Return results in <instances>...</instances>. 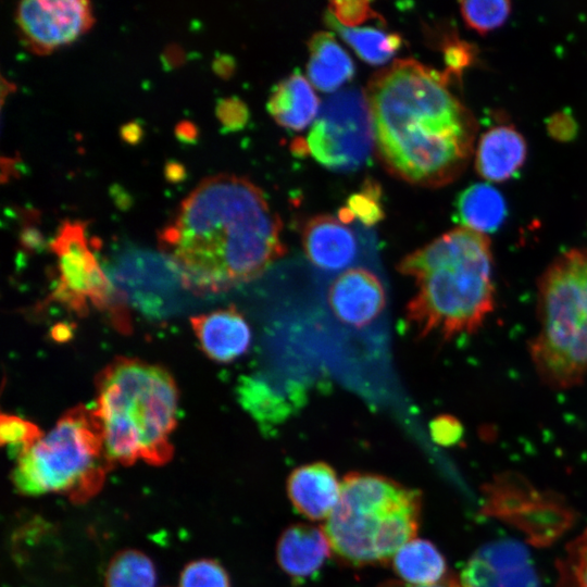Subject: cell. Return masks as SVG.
I'll return each instance as SVG.
<instances>
[{
  "label": "cell",
  "mask_w": 587,
  "mask_h": 587,
  "mask_svg": "<svg viewBox=\"0 0 587 587\" xmlns=\"http://www.w3.org/2000/svg\"><path fill=\"white\" fill-rule=\"evenodd\" d=\"M448 78L403 59L376 72L364 91L376 153L387 172L409 184L445 186L471 159L477 123Z\"/></svg>",
  "instance_id": "cell-1"
},
{
  "label": "cell",
  "mask_w": 587,
  "mask_h": 587,
  "mask_svg": "<svg viewBox=\"0 0 587 587\" xmlns=\"http://www.w3.org/2000/svg\"><path fill=\"white\" fill-rule=\"evenodd\" d=\"M282 222L249 179L201 180L160 234V247L190 290L216 294L261 276L285 254Z\"/></svg>",
  "instance_id": "cell-2"
},
{
  "label": "cell",
  "mask_w": 587,
  "mask_h": 587,
  "mask_svg": "<svg viewBox=\"0 0 587 587\" xmlns=\"http://www.w3.org/2000/svg\"><path fill=\"white\" fill-rule=\"evenodd\" d=\"M397 270L416 283L405 320L419 338L472 334L494 310L492 254L484 234L451 229L405 255Z\"/></svg>",
  "instance_id": "cell-3"
},
{
  "label": "cell",
  "mask_w": 587,
  "mask_h": 587,
  "mask_svg": "<svg viewBox=\"0 0 587 587\" xmlns=\"http://www.w3.org/2000/svg\"><path fill=\"white\" fill-rule=\"evenodd\" d=\"M92 413L112 463L141 459L154 465L170 461V435L176 425L178 390L163 367L117 358L97 376Z\"/></svg>",
  "instance_id": "cell-4"
},
{
  "label": "cell",
  "mask_w": 587,
  "mask_h": 587,
  "mask_svg": "<svg viewBox=\"0 0 587 587\" xmlns=\"http://www.w3.org/2000/svg\"><path fill=\"white\" fill-rule=\"evenodd\" d=\"M422 497L382 475L349 473L325 520L332 550L354 565L388 561L419 529Z\"/></svg>",
  "instance_id": "cell-5"
},
{
  "label": "cell",
  "mask_w": 587,
  "mask_h": 587,
  "mask_svg": "<svg viewBox=\"0 0 587 587\" xmlns=\"http://www.w3.org/2000/svg\"><path fill=\"white\" fill-rule=\"evenodd\" d=\"M533 364L548 386L574 387L587 373V250L566 251L548 266L539 280Z\"/></svg>",
  "instance_id": "cell-6"
},
{
  "label": "cell",
  "mask_w": 587,
  "mask_h": 587,
  "mask_svg": "<svg viewBox=\"0 0 587 587\" xmlns=\"http://www.w3.org/2000/svg\"><path fill=\"white\" fill-rule=\"evenodd\" d=\"M112 464L92 410L77 405L16 459L12 480L23 495L62 492L82 502L101 488Z\"/></svg>",
  "instance_id": "cell-7"
},
{
  "label": "cell",
  "mask_w": 587,
  "mask_h": 587,
  "mask_svg": "<svg viewBox=\"0 0 587 587\" xmlns=\"http://www.w3.org/2000/svg\"><path fill=\"white\" fill-rule=\"evenodd\" d=\"M51 248L58 271L52 299L79 314L90 307L107 310L117 326L128 327L127 311L116 301L110 278L88 241L85 224L63 222Z\"/></svg>",
  "instance_id": "cell-8"
},
{
  "label": "cell",
  "mask_w": 587,
  "mask_h": 587,
  "mask_svg": "<svg viewBox=\"0 0 587 587\" xmlns=\"http://www.w3.org/2000/svg\"><path fill=\"white\" fill-rule=\"evenodd\" d=\"M305 143L313 158L332 171L351 172L363 166L375 145L365 92L347 88L327 98Z\"/></svg>",
  "instance_id": "cell-9"
},
{
  "label": "cell",
  "mask_w": 587,
  "mask_h": 587,
  "mask_svg": "<svg viewBox=\"0 0 587 587\" xmlns=\"http://www.w3.org/2000/svg\"><path fill=\"white\" fill-rule=\"evenodd\" d=\"M105 272L121 307L126 310L129 305L150 317L173 314L190 290L177 264L164 252L127 247L114 255Z\"/></svg>",
  "instance_id": "cell-10"
},
{
  "label": "cell",
  "mask_w": 587,
  "mask_h": 587,
  "mask_svg": "<svg viewBox=\"0 0 587 587\" xmlns=\"http://www.w3.org/2000/svg\"><path fill=\"white\" fill-rule=\"evenodd\" d=\"M15 22L26 47L46 54L86 33L93 14L86 0H25L15 9Z\"/></svg>",
  "instance_id": "cell-11"
},
{
  "label": "cell",
  "mask_w": 587,
  "mask_h": 587,
  "mask_svg": "<svg viewBox=\"0 0 587 587\" xmlns=\"http://www.w3.org/2000/svg\"><path fill=\"white\" fill-rule=\"evenodd\" d=\"M462 587H539L530 554L520 542L502 539L477 549L461 571Z\"/></svg>",
  "instance_id": "cell-12"
},
{
  "label": "cell",
  "mask_w": 587,
  "mask_h": 587,
  "mask_svg": "<svg viewBox=\"0 0 587 587\" xmlns=\"http://www.w3.org/2000/svg\"><path fill=\"white\" fill-rule=\"evenodd\" d=\"M327 303L339 322L363 328L383 313L386 291L378 276L372 271L351 267L330 283Z\"/></svg>",
  "instance_id": "cell-13"
},
{
  "label": "cell",
  "mask_w": 587,
  "mask_h": 587,
  "mask_svg": "<svg viewBox=\"0 0 587 587\" xmlns=\"http://www.w3.org/2000/svg\"><path fill=\"white\" fill-rule=\"evenodd\" d=\"M190 322L201 350L215 362H233L250 348V325L233 305L193 316Z\"/></svg>",
  "instance_id": "cell-14"
},
{
  "label": "cell",
  "mask_w": 587,
  "mask_h": 587,
  "mask_svg": "<svg viewBox=\"0 0 587 587\" xmlns=\"http://www.w3.org/2000/svg\"><path fill=\"white\" fill-rule=\"evenodd\" d=\"M301 238L307 259L322 271L342 270L358 254L354 232L330 215H317L307 221Z\"/></svg>",
  "instance_id": "cell-15"
},
{
  "label": "cell",
  "mask_w": 587,
  "mask_h": 587,
  "mask_svg": "<svg viewBox=\"0 0 587 587\" xmlns=\"http://www.w3.org/2000/svg\"><path fill=\"white\" fill-rule=\"evenodd\" d=\"M340 484L332 466L324 462L295 469L287 480L289 500L296 511L312 521L326 520L340 495Z\"/></svg>",
  "instance_id": "cell-16"
},
{
  "label": "cell",
  "mask_w": 587,
  "mask_h": 587,
  "mask_svg": "<svg viewBox=\"0 0 587 587\" xmlns=\"http://www.w3.org/2000/svg\"><path fill=\"white\" fill-rule=\"evenodd\" d=\"M527 147L522 134L511 125H498L479 138L475 168L488 182L510 179L523 166Z\"/></svg>",
  "instance_id": "cell-17"
},
{
  "label": "cell",
  "mask_w": 587,
  "mask_h": 587,
  "mask_svg": "<svg viewBox=\"0 0 587 587\" xmlns=\"http://www.w3.org/2000/svg\"><path fill=\"white\" fill-rule=\"evenodd\" d=\"M324 529L305 524L288 527L277 544V561L285 573L304 578L316 573L330 555Z\"/></svg>",
  "instance_id": "cell-18"
},
{
  "label": "cell",
  "mask_w": 587,
  "mask_h": 587,
  "mask_svg": "<svg viewBox=\"0 0 587 587\" xmlns=\"http://www.w3.org/2000/svg\"><path fill=\"white\" fill-rule=\"evenodd\" d=\"M267 110L278 125L301 130L316 118L319 98L308 79L296 71L272 89Z\"/></svg>",
  "instance_id": "cell-19"
},
{
  "label": "cell",
  "mask_w": 587,
  "mask_h": 587,
  "mask_svg": "<svg viewBox=\"0 0 587 587\" xmlns=\"http://www.w3.org/2000/svg\"><path fill=\"white\" fill-rule=\"evenodd\" d=\"M303 391L285 397L261 376H242L237 387L239 401L263 433L284 423L303 401Z\"/></svg>",
  "instance_id": "cell-20"
},
{
  "label": "cell",
  "mask_w": 587,
  "mask_h": 587,
  "mask_svg": "<svg viewBox=\"0 0 587 587\" xmlns=\"http://www.w3.org/2000/svg\"><path fill=\"white\" fill-rule=\"evenodd\" d=\"M308 47L307 74L317 89L332 92L352 78L353 62L330 33H315Z\"/></svg>",
  "instance_id": "cell-21"
},
{
  "label": "cell",
  "mask_w": 587,
  "mask_h": 587,
  "mask_svg": "<svg viewBox=\"0 0 587 587\" xmlns=\"http://www.w3.org/2000/svg\"><path fill=\"white\" fill-rule=\"evenodd\" d=\"M457 216L462 227L487 235L507 217L503 196L490 184L478 183L464 189L457 200Z\"/></svg>",
  "instance_id": "cell-22"
},
{
  "label": "cell",
  "mask_w": 587,
  "mask_h": 587,
  "mask_svg": "<svg viewBox=\"0 0 587 587\" xmlns=\"http://www.w3.org/2000/svg\"><path fill=\"white\" fill-rule=\"evenodd\" d=\"M392 565L401 580L410 585H433L447 576L444 555L424 539L414 538L401 547L392 558Z\"/></svg>",
  "instance_id": "cell-23"
},
{
  "label": "cell",
  "mask_w": 587,
  "mask_h": 587,
  "mask_svg": "<svg viewBox=\"0 0 587 587\" xmlns=\"http://www.w3.org/2000/svg\"><path fill=\"white\" fill-rule=\"evenodd\" d=\"M325 24L336 30L340 37L365 62L379 65L389 61L401 47L398 34H387L372 27H349L337 21L328 10L324 14Z\"/></svg>",
  "instance_id": "cell-24"
},
{
  "label": "cell",
  "mask_w": 587,
  "mask_h": 587,
  "mask_svg": "<svg viewBox=\"0 0 587 587\" xmlns=\"http://www.w3.org/2000/svg\"><path fill=\"white\" fill-rule=\"evenodd\" d=\"M155 571L150 559L137 550L116 553L105 572V587H154Z\"/></svg>",
  "instance_id": "cell-25"
},
{
  "label": "cell",
  "mask_w": 587,
  "mask_h": 587,
  "mask_svg": "<svg viewBox=\"0 0 587 587\" xmlns=\"http://www.w3.org/2000/svg\"><path fill=\"white\" fill-rule=\"evenodd\" d=\"M557 587H587V527L557 561Z\"/></svg>",
  "instance_id": "cell-26"
},
{
  "label": "cell",
  "mask_w": 587,
  "mask_h": 587,
  "mask_svg": "<svg viewBox=\"0 0 587 587\" xmlns=\"http://www.w3.org/2000/svg\"><path fill=\"white\" fill-rule=\"evenodd\" d=\"M460 11L469 27L485 34L505 22L511 12V2L508 0L462 1Z\"/></svg>",
  "instance_id": "cell-27"
},
{
  "label": "cell",
  "mask_w": 587,
  "mask_h": 587,
  "mask_svg": "<svg viewBox=\"0 0 587 587\" xmlns=\"http://www.w3.org/2000/svg\"><path fill=\"white\" fill-rule=\"evenodd\" d=\"M42 436V432L32 422L16 415H1V444L8 447L11 457L17 459Z\"/></svg>",
  "instance_id": "cell-28"
},
{
  "label": "cell",
  "mask_w": 587,
  "mask_h": 587,
  "mask_svg": "<svg viewBox=\"0 0 587 587\" xmlns=\"http://www.w3.org/2000/svg\"><path fill=\"white\" fill-rule=\"evenodd\" d=\"M380 195L376 183L366 182L361 192L349 197L346 208L365 226H374L384 217Z\"/></svg>",
  "instance_id": "cell-29"
},
{
  "label": "cell",
  "mask_w": 587,
  "mask_h": 587,
  "mask_svg": "<svg viewBox=\"0 0 587 587\" xmlns=\"http://www.w3.org/2000/svg\"><path fill=\"white\" fill-rule=\"evenodd\" d=\"M180 587H229L226 571L213 560L189 563L180 575Z\"/></svg>",
  "instance_id": "cell-30"
},
{
  "label": "cell",
  "mask_w": 587,
  "mask_h": 587,
  "mask_svg": "<svg viewBox=\"0 0 587 587\" xmlns=\"http://www.w3.org/2000/svg\"><path fill=\"white\" fill-rule=\"evenodd\" d=\"M329 11L339 23L345 26H355L370 18L383 20L371 7L370 1H333L329 3Z\"/></svg>",
  "instance_id": "cell-31"
},
{
  "label": "cell",
  "mask_w": 587,
  "mask_h": 587,
  "mask_svg": "<svg viewBox=\"0 0 587 587\" xmlns=\"http://www.w3.org/2000/svg\"><path fill=\"white\" fill-rule=\"evenodd\" d=\"M216 116L225 130H239L246 125L249 111L240 99L229 97L217 102Z\"/></svg>",
  "instance_id": "cell-32"
},
{
  "label": "cell",
  "mask_w": 587,
  "mask_h": 587,
  "mask_svg": "<svg viewBox=\"0 0 587 587\" xmlns=\"http://www.w3.org/2000/svg\"><path fill=\"white\" fill-rule=\"evenodd\" d=\"M430 432L435 441L440 445L455 442L461 436V424L450 415H440L430 423Z\"/></svg>",
  "instance_id": "cell-33"
},
{
  "label": "cell",
  "mask_w": 587,
  "mask_h": 587,
  "mask_svg": "<svg viewBox=\"0 0 587 587\" xmlns=\"http://www.w3.org/2000/svg\"><path fill=\"white\" fill-rule=\"evenodd\" d=\"M445 61L448 65L446 73L460 76L461 71L469 66L472 61L470 46L460 41L449 42L445 48Z\"/></svg>",
  "instance_id": "cell-34"
},
{
  "label": "cell",
  "mask_w": 587,
  "mask_h": 587,
  "mask_svg": "<svg viewBox=\"0 0 587 587\" xmlns=\"http://www.w3.org/2000/svg\"><path fill=\"white\" fill-rule=\"evenodd\" d=\"M175 135L183 142L192 143L197 139L198 129L193 123L183 121L176 125Z\"/></svg>",
  "instance_id": "cell-35"
},
{
  "label": "cell",
  "mask_w": 587,
  "mask_h": 587,
  "mask_svg": "<svg viewBox=\"0 0 587 587\" xmlns=\"http://www.w3.org/2000/svg\"><path fill=\"white\" fill-rule=\"evenodd\" d=\"M379 587H462L459 579L453 576H446L441 582L433 585L417 586L410 585L402 580L386 582Z\"/></svg>",
  "instance_id": "cell-36"
},
{
  "label": "cell",
  "mask_w": 587,
  "mask_h": 587,
  "mask_svg": "<svg viewBox=\"0 0 587 587\" xmlns=\"http://www.w3.org/2000/svg\"><path fill=\"white\" fill-rule=\"evenodd\" d=\"M121 136L124 141L134 145L140 140L142 129L137 122H129L122 126Z\"/></svg>",
  "instance_id": "cell-37"
},
{
  "label": "cell",
  "mask_w": 587,
  "mask_h": 587,
  "mask_svg": "<svg viewBox=\"0 0 587 587\" xmlns=\"http://www.w3.org/2000/svg\"><path fill=\"white\" fill-rule=\"evenodd\" d=\"M186 176L185 167L176 162V161H168L165 164V177L171 183H178L183 180Z\"/></svg>",
  "instance_id": "cell-38"
},
{
  "label": "cell",
  "mask_w": 587,
  "mask_h": 587,
  "mask_svg": "<svg viewBox=\"0 0 587 587\" xmlns=\"http://www.w3.org/2000/svg\"><path fill=\"white\" fill-rule=\"evenodd\" d=\"M214 71L221 76H228L234 68V62L227 55H220L213 62Z\"/></svg>",
  "instance_id": "cell-39"
}]
</instances>
